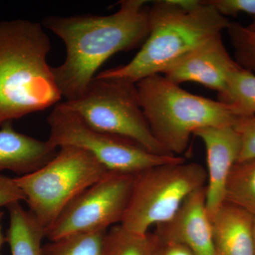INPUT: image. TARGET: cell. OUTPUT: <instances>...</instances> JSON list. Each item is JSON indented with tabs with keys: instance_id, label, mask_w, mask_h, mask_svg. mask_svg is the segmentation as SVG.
<instances>
[{
	"instance_id": "1",
	"label": "cell",
	"mask_w": 255,
	"mask_h": 255,
	"mask_svg": "<svg viewBox=\"0 0 255 255\" xmlns=\"http://www.w3.org/2000/svg\"><path fill=\"white\" fill-rule=\"evenodd\" d=\"M144 0H123L114 14L49 16L45 28L59 37L65 60L52 68L55 83L66 101L80 97L112 55L141 46L150 33L149 7Z\"/></svg>"
},
{
	"instance_id": "2",
	"label": "cell",
	"mask_w": 255,
	"mask_h": 255,
	"mask_svg": "<svg viewBox=\"0 0 255 255\" xmlns=\"http://www.w3.org/2000/svg\"><path fill=\"white\" fill-rule=\"evenodd\" d=\"M50 50L40 23L0 21V127L60 103L63 97L47 62Z\"/></svg>"
},
{
	"instance_id": "3",
	"label": "cell",
	"mask_w": 255,
	"mask_h": 255,
	"mask_svg": "<svg viewBox=\"0 0 255 255\" xmlns=\"http://www.w3.org/2000/svg\"><path fill=\"white\" fill-rule=\"evenodd\" d=\"M150 33L128 63L97 74L101 78L122 79L136 84L161 74L231 24L207 1L196 9H179L167 0L154 1L149 7Z\"/></svg>"
},
{
	"instance_id": "4",
	"label": "cell",
	"mask_w": 255,
	"mask_h": 255,
	"mask_svg": "<svg viewBox=\"0 0 255 255\" xmlns=\"http://www.w3.org/2000/svg\"><path fill=\"white\" fill-rule=\"evenodd\" d=\"M136 87L152 135L171 155L185 152L198 129L235 126L241 119L229 105L186 91L161 74L142 79Z\"/></svg>"
},
{
	"instance_id": "5",
	"label": "cell",
	"mask_w": 255,
	"mask_h": 255,
	"mask_svg": "<svg viewBox=\"0 0 255 255\" xmlns=\"http://www.w3.org/2000/svg\"><path fill=\"white\" fill-rule=\"evenodd\" d=\"M110 172L87 151L63 146L46 165L14 181L46 231L75 196Z\"/></svg>"
},
{
	"instance_id": "6",
	"label": "cell",
	"mask_w": 255,
	"mask_h": 255,
	"mask_svg": "<svg viewBox=\"0 0 255 255\" xmlns=\"http://www.w3.org/2000/svg\"><path fill=\"white\" fill-rule=\"evenodd\" d=\"M206 170L186 160L155 166L134 175L130 201L121 226L145 236L168 221L194 191L206 187Z\"/></svg>"
},
{
	"instance_id": "7",
	"label": "cell",
	"mask_w": 255,
	"mask_h": 255,
	"mask_svg": "<svg viewBox=\"0 0 255 255\" xmlns=\"http://www.w3.org/2000/svg\"><path fill=\"white\" fill-rule=\"evenodd\" d=\"M64 102L95 130L127 137L157 155H173L152 135L135 83L97 75L80 97Z\"/></svg>"
},
{
	"instance_id": "8",
	"label": "cell",
	"mask_w": 255,
	"mask_h": 255,
	"mask_svg": "<svg viewBox=\"0 0 255 255\" xmlns=\"http://www.w3.org/2000/svg\"><path fill=\"white\" fill-rule=\"evenodd\" d=\"M47 123L50 145L55 148L73 146L87 151L110 172L135 175L160 164L185 160L179 156L157 155L127 137L95 130L65 102L55 106Z\"/></svg>"
},
{
	"instance_id": "9",
	"label": "cell",
	"mask_w": 255,
	"mask_h": 255,
	"mask_svg": "<svg viewBox=\"0 0 255 255\" xmlns=\"http://www.w3.org/2000/svg\"><path fill=\"white\" fill-rule=\"evenodd\" d=\"M134 175L110 172L70 201L46 230L50 241L76 233L105 231L122 223Z\"/></svg>"
},
{
	"instance_id": "10",
	"label": "cell",
	"mask_w": 255,
	"mask_h": 255,
	"mask_svg": "<svg viewBox=\"0 0 255 255\" xmlns=\"http://www.w3.org/2000/svg\"><path fill=\"white\" fill-rule=\"evenodd\" d=\"M206 150V205L211 219L226 203V188L241 151V138L235 126L209 127L194 132Z\"/></svg>"
},
{
	"instance_id": "11",
	"label": "cell",
	"mask_w": 255,
	"mask_h": 255,
	"mask_svg": "<svg viewBox=\"0 0 255 255\" xmlns=\"http://www.w3.org/2000/svg\"><path fill=\"white\" fill-rule=\"evenodd\" d=\"M240 68L220 34L173 64L162 75L177 85L196 82L221 94L231 74Z\"/></svg>"
},
{
	"instance_id": "12",
	"label": "cell",
	"mask_w": 255,
	"mask_h": 255,
	"mask_svg": "<svg viewBox=\"0 0 255 255\" xmlns=\"http://www.w3.org/2000/svg\"><path fill=\"white\" fill-rule=\"evenodd\" d=\"M206 187L188 196L173 217L156 226L152 234L162 241L178 243L196 255H212L214 226L206 205Z\"/></svg>"
},
{
	"instance_id": "13",
	"label": "cell",
	"mask_w": 255,
	"mask_h": 255,
	"mask_svg": "<svg viewBox=\"0 0 255 255\" xmlns=\"http://www.w3.org/2000/svg\"><path fill=\"white\" fill-rule=\"evenodd\" d=\"M13 122L0 127V173L11 171L20 177L36 172L49 162L58 148L18 132L13 127Z\"/></svg>"
},
{
	"instance_id": "14",
	"label": "cell",
	"mask_w": 255,
	"mask_h": 255,
	"mask_svg": "<svg viewBox=\"0 0 255 255\" xmlns=\"http://www.w3.org/2000/svg\"><path fill=\"white\" fill-rule=\"evenodd\" d=\"M253 217L245 210L225 203L213 219L212 255H254Z\"/></svg>"
},
{
	"instance_id": "15",
	"label": "cell",
	"mask_w": 255,
	"mask_h": 255,
	"mask_svg": "<svg viewBox=\"0 0 255 255\" xmlns=\"http://www.w3.org/2000/svg\"><path fill=\"white\" fill-rule=\"evenodd\" d=\"M9 227L6 236L11 255H42V241L46 229L20 202L10 204Z\"/></svg>"
},
{
	"instance_id": "16",
	"label": "cell",
	"mask_w": 255,
	"mask_h": 255,
	"mask_svg": "<svg viewBox=\"0 0 255 255\" xmlns=\"http://www.w3.org/2000/svg\"><path fill=\"white\" fill-rule=\"evenodd\" d=\"M219 101L232 107L240 118L255 116V74L242 68L231 74Z\"/></svg>"
},
{
	"instance_id": "17",
	"label": "cell",
	"mask_w": 255,
	"mask_h": 255,
	"mask_svg": "<svg viewBox=\"0 0 255 255\" xmlns=\"http://www.w3.org/2000/svg\"><path fill=\"white\" fill-rule=\"evenodd\" d=\"M226 202L255 216V160L235 164L228 179Z\"/></svg>"
},
{
	"instance_id": "18",
	"label": "cell",
	"mask_w": 255,
	"mask_h": 255,
	"mask_svg": "<svg viewBox=\"0 0 255 255\" xmlns=\"http://www.w3.org/2000/svg\"><path fill=\"white\" fill-rule=\"evenodd\" d=\"M108 230L76 233L50 241L42 255H103Z\"/></svg>"
},
{
	"instance_id": "19",
	"label": "cell",
	"mask_w": 255,
	"mask_h": 255,
	"mask_svg": "<svg viewBox=\"0 0 255 255\" xmlns=\"http://www.w3.org/2000/svg\"><path fill=\"white\" fill-rule=\"evenodd\" d=\"M150 233L135 234L117 225L108 230L103 255H150Z\"/></svg>"
},
{
	"instance_id": "20",
	"label": "cell",
	"mask_w": 255,
	"mask_h": 255,
	"mask_svg": "<svg viewBox=\"0 0 255 255\" xmlns=\"http://www.w3.org/2000/svg\"><path fill=\"white\" fill-rule=\"evenodd\" d=\"M226 31L234 48L236 61L242 68L255 74V31L232 22Z\"/></svg>"
},
{
	"instance_id": "21",
	"label": "cell",
	"mask_w": 255,
	"mask_h": 255,
	"mask_svg": "<svg viewBox=\"0 0 255 255\" xmlns=\"http://www.w3.org/2000/svg\"><path fill=\"white\" fill-rule=\"evenodd\" d=\"M235 128L241 138V151L237 163L255 160V116L240 119Z\"/></svg>"
},
{
	"instance_id": "22",
	"label": "cell",
	"mask_w": 255,
	"mask_h": 255,
	"mask_svg": "<svg viewBox=\"0 0 255 255\" xmlns=\"http://www.w3.org/2000/svg\"><path fill=\"white\" fill-rule=\"evenodd\" d=\"M223 16H236L243 13L255 18V0H207Z\"/></svg>"
},
{
	"instance_id": "23",
	"label": "cell",
	"mask_w": 255,
	"mask_h": 255,
	"mask_svg": "<svg viewBox=\"0 0 255 255\" xmlns=\"http://www.w3.org/2000/svg\"><path fill=\"white\" fill-rule=\"evenodd\" d=\"M22 201H26V197L14 179L0 174V208Z\"/></svg>"
},
{
	"instance_id": "24",
	"label": "cell",
	"mask_w": 255,
	"mask_h": 255,
	"mask_svg": "<svg viewBox=\"0 0 255 255\" xmlns=\"http://www.w3.org/2000/svg\"><path fill=\"white\" fill-rule=\"evenodd\" d=\"M150 236L152 243L150 255H196L183 245L162 241L155 237L152 233H150Z\"/></svg>"
},
{
	"instance_id": "25",
	"label": "cell",
	"mask_w": 255,
	"mask_h": 255,
	"mask_svg": "<svg viewBox=\"0 0 255 255\" xmlns=\"http://www.w3.org/2000/svg\"><path fill=\"white\" fill-rule=\"evenodd\" d=\"M3 216H4V213L2 211H0V249L1 246L4 244V242H6V238H5L2 233V226H1V221H2Z\"/></svg>"
},
{
	"instance_id": "26",
	"label": "cell",
	"mask_w": 255,
	"mask_h": 255,
	"mask_svg": "<svg viewBox=\"0 0 255 255\" xmlns=\"http://www.w3.org/2000/svg\"><path fill=\"white\" fill-rule=\"evenodd\" d=\"M253 249H254V255H255V216H254V217H253Z\"/></svg>"
},
{
	"instance_id": "27",
	"label": "cell",
	"mask_w": 255,
	"mask_h": 255,
	"mask_svg": "<svg viewBox=\"0 0 255 255\" xmlns=\"http://www.w3.org/2000/svg\"><path fill=\"white\" fill-rule=\"evenodd\" d=\"M248 28H250V29L253 30V31H255V18L253 19V22L251 23V24L248 25Z\"/></svg>"
}]
</instances>
